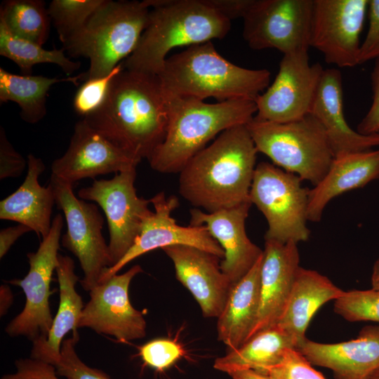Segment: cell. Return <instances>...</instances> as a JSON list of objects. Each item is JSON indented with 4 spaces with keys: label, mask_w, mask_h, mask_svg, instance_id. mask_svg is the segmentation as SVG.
I'll return each mask as SVG.
<instances>
[{
    "label": "cell",
    "mask_w": 379,
    "mask_h": 379,
    "mask_svg": "<svg viewBox=\"0 0 379 379\" xmlns=\"http://www.w3.org/2000/svg\"><path fill=\"white\" fill-rule=\"evenodd\" d=\"M87 123L140 162L164 140L166 100L157 75L124 69L113 79L107 99Z\"/></svg>",
    "instance_id": "obj_1"
},
{
    "label": "cell",
    "mask_w": 379,
    "mask_h": 379,
    "mask_svg": "<svg viewBox=\"0 0 379 379\" xmlns=\"http://www.w3.org/2000/svg\"><path fill=\"white\" fill-rule=\"evenodd\" d=\"M258 150L246 125L221 133L179 173V192L208 213L251 201Z\"/></svg>",
    "instance_id": "obj_2"
},
{
    "label": "cell",
    "mask_w": 379,
    "mask_h": 379,
    "mask_svg": "<svg viewBox=\"0 0 379 379\" xmlns=\"http://www.w3.org/2000/svg\"><path fill=\"white\" fill-rule=\"evenodd\" d=\"M164 95L166 135L147 159L151 168L161 173H180L211 140L227 129L247 125L257 113L256 103L251 100L206 103L192 97Z\"/></svg>",
    "instance_id": "obj_3"
},
{
    "label": "cell",
    "mask_w": 379,
    "mask_h": 379,
    "mask_svg": "<svg viewBox=\"0 0 379 379\" xmlns=\"http://www.w3.org/2000/svg\"><path fill=\"white\" fill-rule=\"evenodd\" d=\"M147 26L133 53L124 61L129 70L157 75L172 49L225 37L230 20L206 0H145Z\"/></svg>",
    "instance_id": "obj_4"
},
{
    "label": "cell",
    "mask_w": 379,
    "mask_h": 379,
    "mask_svg": "<svg viewBox=\"0 0 379 379\" xmlns=\"http://www.w3.org/2000/svg\"><path fill=\"white\" fill-rule=\"evenodd\" d=\"M164 95L212 97L219 102L255 100L267 88L270 72L237 66L221 56L211 41L189 46L167 58L157 74Z\"/></svg>",
    "instance_id": "obj_5"
},
{
    "label": "cell",
    "mask_w": 379,
    "mask_h": 379,
    "mask_svg": "<svg viewBox=\"0 0 379 379\" xmlns=\"http://www.w3.org/2000/svg\"><path fill=\"white\" fill-rule=\"evenodd\" d=\"M149 13L145 1H111L104 4L63 48L73 57L89 59L88 69L80 81L104 77L128 58L136 48Z\"/></svg>",
    "instance_id": "obj_6"
},
{
    "label": "cell",
    "mask_w": 379,
    "mask_h": 379,
    "mask_svg": "<svg viewBox=\"0 0 379 379\" xmlns=\"http://www.w3.org/2000/svg\"><path fill=\"white\" fill-rule=\"evenodd\" d=\"M246 126L258 152L314 186L323 179L335 158L324 127L312 114L286 123L254 117Z\"/></svg>",
    "instance_id": "obj_7"
},
{
    "label": "cell",
    "mask_w": 379,
    "mask_h": 379,
    "mask_svg": "<svg viewBox=\"0 0 379 379\" xmlns=\"http://www.w3.org/2000/svg\"><path fill=\"white\" fill-rule=\"evenodd\" d=\"M297 175L269 162L256 165L249 198L267 222L265 240L282 244L306 241L310 189Z\"/></svg>",
    "instance_id": "obj_8"
},
{
    "label": "cell",
    "mask_w": 379,
    "mask_h": 379,
    "mask_svg": "<svg viewBox=\"0 0 379 379\" xmlns=\"http://www.w3.org/2000/svg\"><path fill=\"white\" fill-rule=\"evenodd\" d=\"M49 185L67 222L62 245L78 258L84 274L80 284L89 292L111 266L109 247L102 234L103 216L95 204L77 198L70 183L51 174Z\"/></svg>",
    "instance_id": "obj_9"
},
{
    "label": "cell",
    "mask_w": 379,
    "mask_h": 379,
    "mask_svg": "<svg viewBox=\"0 0 379 379\" xmlns=\"http://www.w3.org/2000/svg\"><path fill=\"white\" fill-rule=\"evenodd\" d=\"M64 220L59 213L54 218L48 235L43 238L37 251L28 253L29 270L22 279L7 282L20 287L25 295L23 310L5 328L11 337L24 336L32 343L45 340L52 326L49 298L51 281L58 263V249Z\"/></svg>",
    "instance_id": "obj_10"
},
{
    "label": "cell",
    "mask_w": 379,
    "mask_h": 379,
    "mask_svg": "<svg viewBox=\"0 0 379 379\" xmlns=\"http://www.w3.org/2000/svg\"><path fill=\"white\" fill-rule=\"evenodd\" d=\"M136 168L117 173L109 180H95L81 188L78 197L95 201L103 210L109 229L111 266L132 247L146 219L152 213L149 199L139 197L134 182Z\"/></svg>",
    "instance_id": "obj_11"
},
{
    "label": "cell",
    "mask_w": 379,
    "mask_h": 379,
    "mask_svg": "<svg viewBox=\"0 0 379 379\" xmlns=\"http://www.w3.org/2000/svg\"><path fill=\"white\" fill-rule=\"evenodd\" d=\"M314 0H253L243 18V36L254 50L284 55L308 50Z\"/></svg>",
    "instance_id": "obj_12"
},
{
    "label": "cell",
    "mask_w": 379,
    "mask_h": 379,
    "mask_svg": "<svg viewBox=\"0 0 379 379\" xmlns=\"http://www.w3.org/2000/svg\"><path fill=\"white\" fill-rule=\"evenodd\" d=\"M324 72L310 64L308 50L284 55L275 79L255 100L258 119L286 123L310 114Z\"/></svg>",
    "instance_id": "obj_13"
},
{
    "label": "cell",
    "mask_w": 379,
    "mask_h": 379,
    "mask_svg": "<svg viewBox=\"0 0 379 379\" xmlns=\"http://www.w3.org/2000/svg\"><path fill=\"white\" fill-rule=\"evenodd\" d=\"M368 0H314L310 46L339 67L359 65Z\"/></svg>",
    "instance_id": "obj_14"
},
{
    "label": "cell",
    "mask_w": 379,
    "mask_h": 379,
    "mask_svg": "<svg viewBox=\"0 0 379 379\" xmlns=\"http://www.w3.org/2000/svg\"><path fill=\"white\" fill-rule=\"evenodd\" d=\"M142 272L140 265H135L93 287L79 319L78 328H89L121 342L145 337L147 324L143 313L133 307L128 295L132 279Z\"/></svg>",
    "instance_id": "obj_15"
},
{
    "label": "cell",
    "mask_w": 379,
    "mask_h": 379,
    "mask_svg": "<svg viewBox=\"0 0 379 379\" xmlns=\"http://www.w3.org/2000/svg\"><path fill=\"white\" fill-rule=\"evenodd\" d=\"M149 201L154 211L145 221L132 247L117 264L104 270L98 284L117 274L131 260L157 248L175 245L190 246L215 255L221 260L224 258L223 249L206 226L185 227L176 223L172 217L173 211L179 206L175 196L166 197L161 192Z\"/></svg>",
    "instance_id": "obj_16"
},
{
    "label": "cell",
    "mask_w": 379,
    "mask_h": 379,
    "mask_svg": "<svg viewBox=\"0 0 379 379\" xmlns=\"http://www.w3.org/2000/svg\"><path fill=\"white\" fill-rule=\"evenodd\" d=\"M139 163L83 119L75 124L67 151L53 161L51 171L73 185L81 179L136 168Z\"/></svg>",
    "instance_id": "obj_17"
},
{
    "label": "cell",
    "mask_w": 379,
    "mask_h": 379,
    "mask_svg": "<svg viewBox=\"0 0 379 379\" xmlns=\"http://www.w3.org/2000/svg\"><path fill=\"white\" fill-rule=\"evenodd\" d=\"M251 205L248 201L213 213L197 208L190 209V225L206 226L223 249L225 257L220 267L232 285L239 281L263 253L246 232V220Z\"/></svg>",
    "instance_id": "obj_18"
},
{
    "label": "cell",
    "mask_w": 379,
    "mask_h": 379,
    "mask_svg": "<svg viewBox=\"0 0 379 379\" xmlns=\"http://www.w3.org/2000/svg\"><path fill=\"white\" fill-rule=\"evenodd\" d=\"M173 263L177 279L192 293L204 317L221 313L232 286L221 259L198 248L175 245L162 248Z\"/></svg>",
    "instance_id": "obj_19"
},
{
    "label": "cell",
    "mask_w": 379,
    "mask_h": 379,
    "mask_svg": "<svg viewBox=\"0 0 379 379\" xmlns=\"http://www.w3.org/2000/svg\"><path fill=\"white\" fill-rule=\"evenodd\" d=\"M298 244L265 240L260 274V305L247 339L278 324L288 303L300 267ZM246 340V341H247Z\"/></svg>",
    "instance_id": "obj_20"
},
{
    "label": "cell",
    "mask_w": 379,
    "mask_h": 379,
    "mask_svg": "<svg viewBox=\"0 0 379 379\" xmlns=\"http://www.w3.org/2000/svg\"><path fill=\"white\" fill-rule=\"evenodd\" d=\"M297 349L312 365L331 369L335 379H366L379 367V324L364 326L356 338L341 343L305 338Z\"/></svg>",
    "instance_id": "obj_21"
},
{
    "label": "cell",
    "mask_w": 379,
    "mask_h": 379,
    "mask_svg": "<svg viewBox=\"0 0 379 379\" xmlns=\"http://www.w3.org/2000/svg\"><path fill=\"white\" fill-rule=\"evenodd\" d=\"M310 114L324 127L335 157L379 146V135H362L347 124L342 75L337 69H324Z\"/></svg>",
    "instance_id": "obj_22"
},
{
    "label": "cell",
    "mask_w": 379,
    "mask_h": 379,
    "mask_svg": "<svg viewBox=\"0 0 379 379\" xmlns=\"http://www.w3.org/2000/svg\"><path fill=\"white\" fill-rule=\"evenodd\" d=\"M378 178L379 149L335 157L323 179L310 190L308 220L319 222L324 208L333 199Z\"/></svg>",
    "instance_id": "obj_23"
},
{
    "label": "cell",
    "mask_w": 379,
    "mask_h": 379,
    "mask_svg": "<svg viewBox=\"0 0 379 379\" xmlns=\"http://www.w3.org/2000/svg\"><path fill=\"white\" fill-rule=\"evenodd\" d=\"M27 173L22 185L0 202V219L23 224L46 237L50 232L55 196L51 186H41L39 175L46 166L32 154L27 156Z\"/></svg>",
    "instance_id": "obj_24"
},
{
    "label": "cell",
    "mask_w": 379,
    "mask_h": 379,
    "mask_svg": "<svg viewBox=\"0 0 379 379\" xmlns=\"http://www.w3.org/2000/svg\"><path fill=\"white\" fill-rule=\"evenodd\" d=\"M262 258L263 253L252 268L232 285L217 318L218 339L227 347L228 352L242 345L255 325L260 305Z\"/></svg>",
    "instance_id": "obj_25"
},
{
    "label": "cell",
    "mask_w": 379,
    "mask_h": 379,
    "mask_svg": "<svg viewBox=\"0 0 379 379\" xmlns=\"http://www.w3.org/2000/svg\"><path fill=\"white\" fill-rule=\"evenodd\" d=\"M343 291L318 272L298 268L287 305L277 324L292 338L296 349L306 338V330L317 310L328 301L337 300Z\"/></svg>",
    "instance_id": "obj_26"
},
{
    "label": "cell",
    "mask_w": 379,
    "mask_h": 379,
    "mask_svg": "<svg viewBox=\"0 0 379 379\" xmlns=\"http://www.w3.org/2000/svg\"><path fill=\"white\" fill-rule=\"evenodd\" d=\"M60 290L59 306L47 338L32 343L30 357L54 366L58 363L63 338L68 332L77 333V324L84 307L75 286L79 281L74 262L67 255H58L55 270Z\"/></svg>",
    "instance_id": "obj_27"
},
{
    "label": "cell",
    "mask_w": 379,
    "mask_h": 379,
    "mask_svg": "<svg viewBox=\"0 0 379 379\" xmlns=\"http://www.w3.org/2000/svg\"><path fill=\"white\" fill-rule=\"evenodd\" d=\"M289 348H296L294 340L277 324L256 333L239 348L217 358L213 367L227 374L248 369L262 372L279 363Z\"/></svg>",
    "instance_id": "obj_28"
},
{
    "label": "cell",
    "mask_w": 379,
    "mask_h": 379,
    "mask_svg": "<svg viewBox=\"0 0 379 379\" xmlns=\"http://www.w3.org/2000/svg\"><path fill=\"white\" fill-rule=\"evenodd\" d=\"M62 81L78 84L79 76L58 79L42 75H18L0 67V102L12 101L20 108L26 122L35 124L46 114V96L51 86Z\"/></svg>",
    "instance_id": "obj_29"
},
{
    "label": "cell",
    "mask_w": 379,
    "mask_h": 379,
    "mask_svg": "<svg viewBox=\"0 0 379 379\" xmlns=\"http://www.w3.org/2000/svg\"><path fill=\"white\" fill-rule=\"evenodd\" d=\"M51 18L41 0H6L0 8V22L13 36L40 46L47 41Z\"/></svg>",
    "instance_id": "obj_30"
},
{
    "label": "cell",
    "mask_w": 379,
    "mask_h": 379,
    "mask_svg": "<svg viewBox=\"0 0 379 379\" xmlns=\"http://www.w3.org/2000/svg\"><path fill=\"white\" fill-rule=\"evenodd\" d=\"M65 51L63 48L46 50L37 44L15 36L0 22V55L14 62L23 75H32L35 65L52 63L71 77L81 63L70 60Z\"/></svg>",
    "instance_id": "obj_31"
},
{
    "label": "cell",
    "mask_w": 379,
    "mask_h": 379,
    "mask_svg": "<svg viewBox=\"0 0 379 379\" xmlns=\"http://www.w3.org/2000/svg\"><path fill=\"white\" fill-rule=\"evenodd\" d=\"M105 0H53L48 8L53 21L64 45L86 24Z\"/></svg>",
    "instance_id": "obj_32"
},
{
    "label": "cell",
    "mask_w": 379,
    "mask_h": 379,
    "mask_svg": "<svg viewBox=\"0 0 379 379\" xmlns=\"http://www.w3.org/2000/svg\"><path fill=\"white\" fill-rule=\"evenodd\" d=\"M335 312L348 321H373L379 324V291H343L334 301Z\"/></svg>",
    "instance_id": "obj_33"
},
{
    "label": "cell",
    "mask_w": 379,
    "mask_h": 379,
    "mask_svg": "<svg viewBox=\"0 0 379 379\" xmlns=\"http://www.w3.org/2000/svg\"><path fill=\"white\" fill-rule=\"evenodd\" d=\"M124 69L123 61L107 75L85 81L74 97L75 112L85 118L98 110L107 99L114 78Z\"/></svg>",
    "instance_id": "obj_34"
},
{
    "label": "cell",
    "mask_w": 379,
    "mask_h": 379,
    "mask_svg": "<svg viewBox=\"0 0 379 379\" xmlns=\"http://www.w3.org/2000/svg\"><path fill=\"white\" fill-rule=\"evenodd\" d=\"M79 340L77 333L62 341L60 359L55 366L58 375L65 379H111L105 372L87 366L80 359L75 350Z\"/></svg>",
    "instance_id": "obj_35"
},
{
    "label": "cell",
    "mask_w": 379,
    "mask_h": 379,
    "mask_svg": "<svg viewBox=\"0 0 379 379\" xmlns=\"http://www.w3.org/2000/svg\"><path fill=\"white\" fill-rule=\"evenodd\" d=\"M296 348H289L281 361L262 372L276 379H326Z\"/></svg>",
    "instance_id": "obj_36"
},
{
    "label": "cell",
    "mask_w": 379,
    "mask_h": 379,
    "mask_svg": "<svg viewBox=\"0 0 379 379\" xmlns=\"http://www.w3.org/2000/svg\"><path fill=\"white\" fill-rule=\"evenodd\" d=\"M182 354L181 346L169 339L153 340L139 348V354L144 363L158 371L171 366Z\"/></svg>",
    "instance_id": "obj_37"
},
{
    "label": "cell",
    "mask_w": 379,
    "mask_h": 379,
    "mask_svg": "<svg viewBox=\"0 0 379 379\" xmlns=\"http://www.w3.org/2000/svg\"><path fill=\"white\" fill-rule=\"evenodd\" d=\"M368 29L361 44L359 65L379 57V0L368 2Z\"/></svg>",
    "instance_id": "obj_38"
},
{
    "label": "cell",
    "mask_w": 379,
    "mask_h": 379,
    "mask_svg": "<svg viewBox=\"0 0 379 379\" xmlns=\"http://www.w3.org/2000/svg\"><path fill=\"white\" fill-rule=\"evenodd\" d=\"M15 366V372L4 374L1 379H60L54 366L31 357L17 359Z\"/></svg>",
    "instance_id": "obj_39"
},
{
    "label": "cell",
    "mask_w": 379,
    "mask_h": 379,
    "mask_svg": "<svg viewBox=\"0 0 379 379\" xmlns=\"http://www.w3.org/2000/svg\"><path fill=\"white\" fill-rule=\"evenodd\" d=\"M26 165L24 158L8 140L2 127L0 130V179L18 178Z\"/></svg>",
    "instance_id": "obj_40"
},
{
    "label": "cell",
    "mask_w": 379,
    "mask_h": 379,
    "mask_svg": "<svg viewBox=\"0 0 379 379\" xmlns=\"http://www.w3.org/2000/svg\"><path fill=\"white\" fill-rule=\"evenodd\" d=\"M373 101L357 131L362 135H379V57L375 59V65L371 75Z\"/></svg>",
    "instance_id": "obj_41"
},
{
    "label": "cell",
    "mask_w": 379,
    "mask_h": 379,
    "mask_svg": "<svg viewBox=\"0 0 379 379\" xmlns=\"http://www.w3.org/2000/svg\"><path fill=\"white\" fill-rule=\"evenodd\" d=\"M208 4L224 17L231 20L244 18L253 0H206Z\"/></svg>",
    "instance_id": "obj_42"
},
{
    "label": "cell",
    "mask_w": 379,
    "mask_h": 379,
    "mask_svg": "<svg viewBox=\"0 0 379 379\" xmlns=\"http://www.w3.org/2000/svg\"><path fill=\"white\" fill-rule=\"evenodd\" d=\"M32 231L23 224L8 227L0 231V258H2L13 244L24 234Z\"/></svg>",
    "instance_id": "obj_43"
},
{
    "label": "cell",
    "mask_w": 379,
    "mask_h": 379,
    "mask_svg": "<svg viewBox=\"0 0 379 379\" xmlns=\"http://www.w3.org/2000/svg\"><path fill=\"white\" fill-rule=\"evenodd\" d=\"M0 297V314L1 316H4L6 314L13 301V295L8 286H1Z\"/></svg>",
    "instance_id": "obj_44"
},
{
    "label": "cell",
    "mask_w": 379,
    "mask_h": 379,
    "mask_svg": "<svg viewBox=\"0 0 379 379\" xmlns=\"http://www.w3.org/2000/svg\"><path fill=\"white\" fill-rule=\"evenodd\" d=\"M232 379H276L253 369L235 371L228 374Z\"/></svg>",
    "instance_id": "obj_45"
},
{
    "label": "cell",
    "mask_w": 379,
    "mask_h": 379,
    "mask_svg": "<svg viewBox=\"0 0 379 379\" xmlns=\"http://www.w3.org/2000/svg\"><path fill=\"white\" fill-rule=\"evenodd\" d=\"M371 288L379 291V257L375 260L371 278Z\"/></svg>",
    "instance_id": "obj_46"
},
{
    "label": "cell",
    "mask_w": 379,
    "mask_h": 379,
    "mask_svg": "<svg viewBox=\"0 0 379 379\" xmlns=\"http://www.w3.org/2000/svg\"><path fill=\"white\" fill-rule=\"evenodd\" d=\"M366 379H379V367L372 371Z\"/></svg>",
    "instance_id": "obj_47"
}]
</instances>
